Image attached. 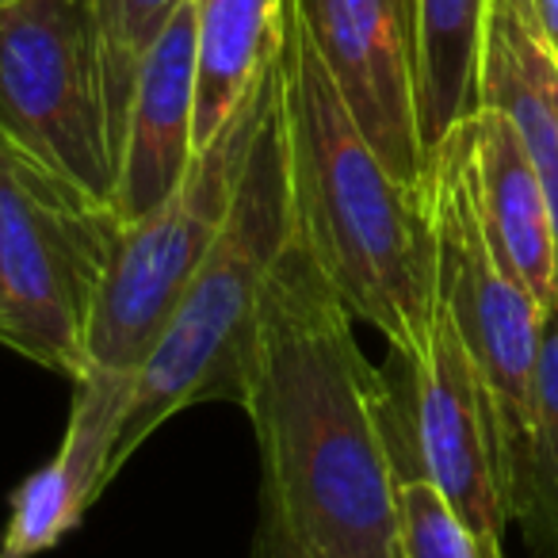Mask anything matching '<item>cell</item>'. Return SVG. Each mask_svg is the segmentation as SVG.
Segmentation results:
<instances>
[{
  "label": "cell",
  "mask_w": 558,
  "mask_h": 558,
  "mask_svg": "<svg viewBox=\"0 0 558 558\" xmlns=\"http://www.w3.org/2000/svg\"><path fill=\"white\" fill-rule=\"evenodd\" d=\"M264 463V509L322 558H390L395 387L372 367L352 314L299 230L279 253L245 360Z\"/></svg>",
  "instance_id": "cell-1"
},
{
  "label": "cell",
  "mask_w": 558,
  "mask_h": 558,
  "mask_svg": "<svg viewBox=\"0 0 558 558\" xmlns=\"http://www.w3.org/2000/svg\"><path fill=\"white\" fill-rule=\"evenodd\" d=\"M276 70L299 238L352 318L379 329L398 364H421L436 318L433 203L364 138L299 0H279Z\"/></svg>",
  "instance_id": "cell-2"
},
{
  "label": "cell",
  "mask_w": 558,
  "mask_h": 558,
  "mask_svg": "<svg viewBox=\"0 0 558 558\" xmlns=\"http://www.w3.org/2000/svg\"><path fill=\"white\" fill-rule=\"evenodd\" d=\"M291 233H295V203H291L288 142H283L276 81V96L256 126L230 218L195 268L180 303L172 306L161 337L134 372L131 402L111 463L116 474L180 410L203 402L241 405L260 299Z\"/></svg>",
  "instance_id": "cell-3"
},
{
  "label": "cell",
  "mask_w": 558,
  "mask_h": 558,
  "mask_svg": "<svg viewBox=\"0 0 558 558\" xmlns=\"http://www.w3.org/2000/svg\"><path fill=\"white\" fill-rule=\"evenodd\" d=\"M123 233L108 203L0 134V344L62 379L88 367V326Z\"/></svg>",
  "instance_id": "cell-4"
},
{
  "label": "cell",
  "mask_w": 558,
  "mask_h": 558,
  "mask_svg": "<svg viewBox=\"0 0 558 558\" xmlns=\"http://www.w3.org/2000/svg\"><path fill=\"white\" fill-rule=\"evenodd\" d=\"M276 43L218 134L187 161L169 199L123 226L104 271L88 326V367L134 375L161 337L172 306L222 233L253 149L256 126L276 96Z\"/></svg>",
  "instance_id": "cell-5"
},
{
  "label": "cell",
  "mask_w": 558,
  "mask_h": 558,
  "mask_svg": "<svg viewBox=\"0 0 558 558\" xmlns=\"http://www.w3.org/2000/svg\"><path fill=\"white\" fill-rule=\"evenodd\" d=\"M474 116L463 119L428 157V203L436 233V306L451 318L474 372L494 405L501 436L505 478H509V517L532 428L535 364H539L543 306L532 291L497 260L471 184Z\"/></svg>",
  "instance_id": "cell-6"
},
{
  "label": "cell",
  "mask_w": 558,
  "mask_h": 558,
  "mask_svg": "<svg viewBox=\"0 0 558 558\" xmlns=\"http://www.w3.org/2000/svg\"><path fill=\"white\" fill-rule=\"evenodd\" d=\"M0 134L111 207L116 157L85 0H20L0 9Z\"/></svg>",
  "instance_id": "cell-7"
},
{
  "label": "cell",
  "mask_w": 558,
  "mask_h": 558,
  "mask_svg": "<svg viewBox=\"0 0 558 558\" xmlns=\"http://www.w3.org/2000/svg\"><path fill=\"white\" fill-rule=\"evenodd\" d=\"M405 367V410L395 395L398 474L421 471L444 489L459 517L501 550L509 524V478L494 405L459 341L448 314L436 306L433 337L421 364Z\"/></svg>",
  "instance_id": "cell-8"
},
{
  "label": "cell",
  "mask_w": 558,
  "mask_h": 558,
  "mask_svg": "<svg viewBox=\"0 0 558 558\" xmlns=\"http://www.w3.org/2000/svg\"><path fill=\"white\" fill-rule=\"evenodd\" d=\"M306 27L379 161L428 195L417 123V9L413 0H299Z\"/></svg>",
  "instance_id": "cell-9"
},
{
  "label": "cell",
  "mask_w": 558,
  "mask_h": 558,
  "mask_svg": "<svg viewBox=\"0 0 558 558\" xmlns=\"http://www.w3.org/2000/svg\"><path fill=\"white\" fill-rule=\"evenodd\" d=\"M134 375L85 367L73 379V410L62 448L16 486L9 524L0 535V558H39L54 550L85 520L116 471Z\"/></svg>",
  "instance_id": "cell-10"
},
{
  "label": "cell",
  "mask_w": 558,
  "mask_h": 558,
  "mask_svg": "<svg viewBox=\"0 0 558 558\" xmlns=\"http://www.w3.org/2000/svg\"><path fill=\"white\" fill-rule=\"evenodd\" d=\"M195 4L184 0L157 43L134 85L126 119L123 154H119L111 207L126 222L169 199L195 154Z\"/></svg>",
  "instance_id": "cell-11"
},
{
  "label": "cell",
  "mask_w": 558,
  "mask_h": 558,
  "mask_svg": "<svg viewBox=\"0 0 558 558\" xmlns=\"http://www.w3.org/2000/svg\"><path fill=\"white\" fill-rule=\"evenodd\" d=\"M482 108L501 111L539 172L555 226L558 295V54L535 0H486L482 16Z\"/></svg>",
  "instance_id": "cell-12"
},
{
  "label": "cell",
  "mask_w": 558,
  "mask_h": 558,
  "mask_svg": "<svg viewBox=\"0 0 558 558\" xmlns=\"http://www.w3.org/2000/svg\"><path fill=\"white\" fill-rule=\"evenodd\" d=\"M471 184L497 260L532 291L543 311L555 306V226L547 195L512 123L494 108L474 111Z\"/></svg>",
  "instance_id": "cell-13"
},
{
  "label": "cell",
  "mask_w": 558,
  "mask_h": 558,
  "mask_svg": "<svg viewBox=\"0 0 558 558\" xmlns=\"http://www.w3.org/2000/svg\"><path fill=\"white\" fill-rule=\"evenodd\" d=\"M195 4V149L207 146L264 70L276 43L279 0H192Z\"/></svg>",
  "instance_id": "cell-14"
},
{
  "label": "cell",
  "mask_w": 558,
  "mask_h": 558,
  "mask_svg": "<svg viewBox=\"0 0 558 558\" xmlns=\"http://www.w3.org/2000/svg\"><path fill=\"white\" fill-rule=\"evenodd\" d=\"M417 9V123L425 154L482 108L486 0H413Z\"/></svg>",
  "instance_id": "cell-15"
},
{
  "label": "cell",
  "mask_w": 558,
  "mask_h": 558,
  "mask_svg": "<svg viewBox=\"0 0 558 558\" xmlns=\"http://www.w3.org/2000/svg\"><path fill=\"white\" fill-rule=\"evenodd\" d=\"M512 520L539 558H558V299L543 311L532 428L512 489Z\"/></svg>",
  "instance_id": "cell-16"
},
{
  "label": "cell",
  "mask_w": 558,
  "mask_h": 558,
  "mask_svg": "<svg viewBox=\"0 0 558 558\" xmlns=\"http://www.w3.org/2000/svg\"><path fill=\"white\" fill-rule=\"evenodd\" d=\"M85 4H88V20H93L96 62H100L108 142L119 172V154H123L138 70L146 62L149 47L157 43V35L165 32V24H169L172 12L184 0H85Z\"/></svg>",
  "instance_id": "cell-17"
},
{
  "label": "cell",
  "mask_w": 558,
  "mask_h": 558,
  "mask_svg": "<svg viewBox=\"0 0 558 558\" xmlns=\"http://www.w3.org/2000/svg\"><path fill=\"white\" fill-rule=\"evenodd\" d=\"M390 558H505L494 550L421 471L398 474Z\"/></svg>",
  "instance_id": "cell-18"
},
{
  "label": "cell",
  "mask_w": 558,
  "mask_h": 558,
  "mask_svg": "<svg viewBox=\"0 0 558 558\" xmlns=\"http://www.w3.org/2000/svg\"><path fill=\"white\" fill-rule=\"evenodd\" d=\"M253 558H322V555H314L306 543H299L295 535L283 527V520H279L276 512L264 509L260 527H256Z\"/></svg>",
  "instance_id": "cell-19"
},
{
  "label": "cell",
  "mask_w": 558,
  "mask_h": 558,
  "mask_svg": "<svg viewBox=\"0 0 558 558\" xmlns=\"http://www.w3.org/2000/svg\"><path fill=\"white\" fill-rule=\"evenodd\" d=\"M535 9H539V20L547 27L550 43H558V0H535Z\"/></svg>",
  "instance_id": "cell-20"
},
{
  "label": "cell",
  "mask_w": 558,
  "mask_h": 558,
  "mask_svg": "<svg viewBox=\"0 0 558 558\" xmlns=\"http://www.w3.org/2000/svg\"><path fill=\"white\" fill-rule=\"evenodd\" d=\"M4 4H20V0H0V9H4Z\"/></svg>",
  "instance_id": "cell-21"
},
{
  "label": "cell",
  "mask_w": 558,
  "mask_h": 558,
  "mask_svg": "<svg viewBox=\"0 0 558 558\" xmlns=\"http://www.w3.org/2000/svg\"><path fill=\"white\" fill-rule=\"evenodd\" d=\"M555 54H558V43H555Z\"/></svg>",
  "instance_id": "cell-22"
}]
</instances>
